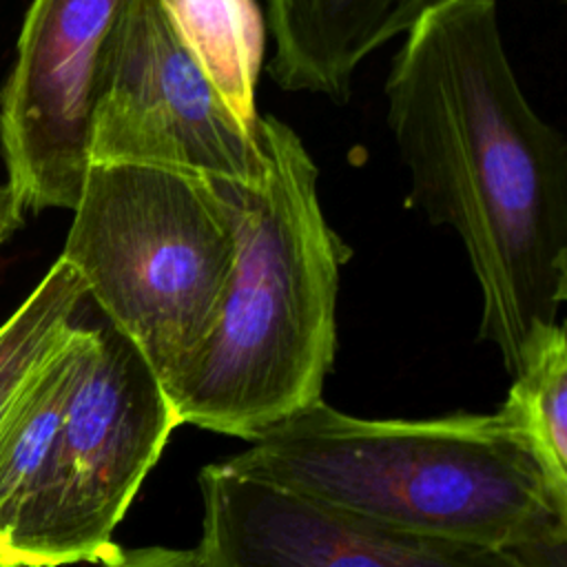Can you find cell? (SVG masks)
Masks as SVG:
<instances>
[{"mask_svg": "<svg viewBox=\"0 0 567 567\" xmlns=\"http://www.w3.org/2000/svg\"><path fill=\"white\" fill-rule=\"evenodd\" d=\"M410 206L461 237L478 337L514 377L567 299V146L525 100L494 0H447L408 31L385 82Z\"/></svg>", "mask_w": 567, "mask_h": 567, "instance_id": "obj_1", "label": "cell"}, {"mask_svg": "<svg viewBox=\"0 0 567 567\" xmlns=\"http://www.w3.org/2000/svg\"><path fill=\"white\" fill-rule=\"evenodd\" d=\"M224 465L412 534L565 563L567 489L503 408L381 421L321 399Z\"/></svg>", "mask_w": 567, "mask_h": 567, "instance_id": "obj_2", "label": "cell"}, {"mask_svg": "<svg viewBox=\"0 0 567 567\" xmlns=\"http://www.w3.org/2000/svg\"><path fill=\"white\" fill-rule=\"evenodd\" d=\"M257 182H215L235 224V266L206 339L164 392L179 425L255 441L321 401L337 348V290L350 250L328 226L317 166L272 115Z\"/></svg>", "mask_w": 567, "mask_h": 567, "instance_id": "obj_3", "label": "cell"}, {"mask_svg": "<svg viewBox=\"0 0 567 567\" xmlns=\"http://www.w3.org/2000/svg\"><path fill=\"white\" fill-rule=\"evenodd\" d=\"M215 182L146 164H91L62 259L162 388L206 339L235 266Z\"/></svg>", "mask_w": 567, "mask_h": 567, "instance_id": "obj_4", "label": "cell"}, {"mask_svg": "<svg viewBox=\"0 0 567 567\" xmlns=\"http://www.w3.org/2000/svg\"><path fill=\"white\" fill-rule=\"evenodd\" d=\"M177 425L140 350L109 321L91 326L53 452L0 558L62 567L117 556L113 532Z\"/></svg>", "mask_w": 567, "mask_h": 567, "instance_id": "obj_5", "label": "cell"}, {"mask_svg": "<svg viewBox=\"0 0 567 567\" xmlns=\"http://www.w3.org/2000/svg\"><path fill=\"white\" fill-rule=\"evenodd\" d=\"M115 162L239 184L266 171L257 126L228 109L159 0H126L104 47L91 164Z\"/></svg>", "mask_w": 567, "mask_h": 567, "instance_id": "obj_6", "label": "cell"}, {"mask_svg": "<svg viewBox=\"0 0 567 567\" xmlns=\"http://www.w3.org/2000/svg\"><path fill=\"white\" fill-rule=\"evenodd\" d=\"M202 567H565L534 554L421 536L219 463L199 472Z\"/></svg>", "mask_w": 567, "mask_h": 567, "instance_id": "obj_7", "label": "cell"}, {"mask_svg": "<svg viewBox=\"0 0 567 567\" xmlns=\"http://www.w3.org/2000/svg\"><path fill=\"white\" fill-rule=\"evenodd\" d=\"M126 0H33L0 93V146L22 208H75L91 166L95 86Z\"/></svg>", "mask_w": 567, "mask_h": 567, "instance_id": "obj_8", "label": "cell"}, {"mask_svg": "<svg viewBox=\"0 0 567 567\" xmlns=\"http://www.w3.org/2000/svg\"><path fill=\"white\" fill-rule=\"evenodd\" d=\"M447 0H268L272 80L343 102L357 64Z\"/></svg>", "mask_w": 567, "mask_h": 567, "instance_id": "obj_9", "label": "cell"}, {"mask_svg": "<svg viewBox=\"0 0 567 567\" xmlns=\"http://www.w3.org/2000/svg\"><path fill=\"white\" fill-rule=\"evenodd\" d=\"M89 334L75 321L0 416V547L53 452Z\"/></svg>", "mask_w": 567, "mask_h": 567, "instance_id": "obj_10", "label": "cell"}, {"mask_svg": "<svg viewBox=\"0 0 567 567\" xmlns=\"http://www.w3.org/2000/svg\"><path fill=\"white\" fill-rule=\"evenodd\" d=\"M228 109L257 126L255 84L264 60V18L255 0H159Z\"/></svg>", "mask_w": 567, "mask_h": 567, "instance_id": "obj_11", "label": "cell"}, {"mask_svg": "<svg viewBox=\"0 0 567 567\" xmlns=\"http://www.w3.org/2000/svg\"><path fill=\"white\" fill-rule=\"evenodd\" d=\"M84 297L80 275L58 257L33 292L0 326V416L66 339Z\"/></svg>", "mask_w": 567, "mask_h": 567, "instance_id": "obj_12", "label": "cell"}, {"mask_svg": "<svg viewBox=\"0 0 567 567\" xmlns=\"http://www.w3.org/2000/svg\"><path fill=\"white\" fill-rule=\"evenodd\" d=\"M529 432L554 483L567 489V339L547 328L525 354L501 405Z\"/></svg>", "mask_w": 567, "mask_h": 567, "instance_id": "obj_13", "label": "cell"}, {"mask_svg": "<svg viewBox=\"0 0 567 567\" xmlns=\"http://www.w3.org/2000/svg\"><path fill=\"white\" fill-rule=\"evenodd\" d=\"M95 567H202L195 549H173V547H137L120 549L111 560L97 563Z\"/></svg>", "mask_w": 567, "mask_h": 567, "instance_id": "obj_14", "label": "cell"}, {"mask_svg": "<svg viewBox=\"0 0 567 567\" xmlns=\"http://www.w3.org/2000/svg\"><path fill=\"white\" fill-rule=\"evenodd\" d=\"M22 204L9 184H0V244H4L24 221Z\"/></svg>", "mask_w": 567, "mask_h": 567, "instance_id": "obj_15", "label": "cell"}, {"mask_svg": "<svg viewBox=\"0 0 567 567\" xmlns=\"http://www.w3.org/2000/svg\"><path fill=\"white\" fill-rule=\"evenodd\" d=\"M0 567H20V565H13V563H9V560L0 558Z\"/></svg>", "mask_w": 567, "mask_h": 567, "instance_id": "obj_16", "label": "cell"}]
</instances>
